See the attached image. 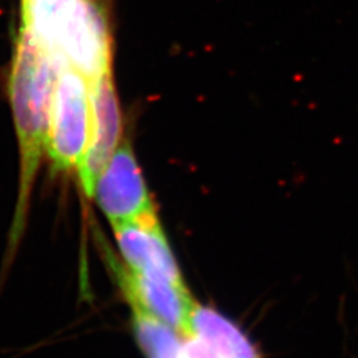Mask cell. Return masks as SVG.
Listing matches in <instances>:
<instances>
[{
  "instance_id": "6da1fadb",
  "label": "cell",
  "mask_w": 358,
  "mask_h": 358,
  "mask_svg": "<svg viewBox=\"0 0 358 358\" xmlns=\"http://www.w3.org/2000/svg\"><path fill=\"white\" fill-rule=\"evenodd\" d=\"M63 66L17 31L8 80V93L20 153L19 196L13 217L15 248L26 226L28 205L43 155L47 153L55 81Z\"/></svg>"
},
{
  "instance_id": "7a4b0ae2",
  "label": "cell",
  "mask_w": 358,
  "mask_h": 358,
  "mask_svg": "<svg viewBox=\"0 0 358 358\" xmlns=\"http://www.w3.org/2000/svg\"><path fill=\"white\" fill-rule=\"evenodd\" d=\"M92 133L90 81L63 66L55 81L47 154L59 171H78Z\"/></svg>"
},
{
  "instance_id": "3957f363",
  "label": "cell",
  "mask_w": 358,
  "mask_h": 358,
  "mask_svg": "<svg viewBox=\"0 0 358 358\" xmlns=\"http://www.w3.org/2000/svg\"><path fill=\"white\" fill-rule=\"evenodd\" d=\"M92 196L113 227L157 214L128 142L120 143L96 179Z\"/></svg>"
},
{
  "instance_id": "277c9868",
  "label": "cell",
  "mask_w": 358,
  "mask_h": 358,
  "mask_svg": "<svg viewBox=\"0 0 358 358\" xmlns=\"http://www.w3.org/2000/svg\"><path fill=\"white\" fill-rule=\"evenodd\" d=\"M105 257L117 285L129 304L143 308L183 337L192 336L190 317L196 301L192 299L187 287H178L136 272L118 262L110 252Z\"/></svg>"
},
{
  "instance_id": "5b68a950",
  "label": "cell",
  "mask_w": 358,
  "mask_h": 358,
  "mask_svg": "<svg viewBox=\"0 0 358 358\" xmlns=\"http://www.w3.org/2000/svg\"><path fill=\"white\" fill-rule=\"evenodd\" d=\"M92 133L88 152L77 174L83 189L92 196L96 179L101 174L121 143L122 120L113 75L90 83Z\"/></svg>"
},
{
  "instance_id": "8992f818",
  "label": "cell",
  "mask_w": 358,
  "mask_h": 358,
  "mask_svg": "<svg viewBox=\"0 0 358 358\" xmlns=\"http://www.w3.org/2000/svg\"><path fill=\"white\" fill-rule=\"evenodd\" d=\"M113 230L118 250L129 268L186 287L157 214L118 224Z\"/></svg>"
},
{
  "instance_id": "52a82bcc",
  "label": "cell",
  "mask_w": 358,
  "mask_h": 358,
  "mask_svg": "<svg viewBox=\"0 0 358 358\" xmlns=\"http://www.w3.org/2000/svg\"><path fill=\"white\" fill-rule=\"evenodd\" d=\"M190 329L192 336L201 338L219 358H262L243 331L213 308L196 303L190 317Z\"/></svg>"
},
{
  "instance_id": "ba28073f",
  "label": "cell",
  "mask_w": 358,
  "mask_h": 358,
  "mask_svg": "<svg viewBox=\"0 0 358 358\" xmlns=\"http://www.w3.org/2000/svg\"><path fill=\"white\" fill-rule=\"evenodd\" d=\"M138 343L148 358H179L180 346L173 328L136 304H129Z\"/></svg>"
},
{
  "instance_id": "9c48e42d",
  "label": "cell",
  "mask_w": 358,
  "mask_h": 358,
  "mask_svg": "<svg viewBox=\"0 0 358 358\" xmlns=\"http://www.w3.org/2000/svg\"><path fill=\"white\" fill-rule=\"evenodd\" d=\"M183 338L185 343L180 349L179 358H219L217 353L196 336H189Z\"/></svg>"
}]
</instances>
